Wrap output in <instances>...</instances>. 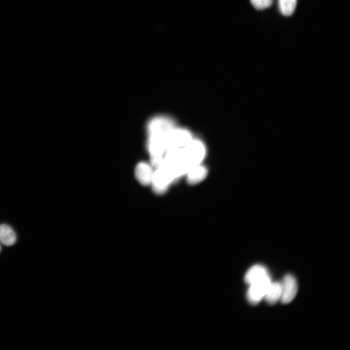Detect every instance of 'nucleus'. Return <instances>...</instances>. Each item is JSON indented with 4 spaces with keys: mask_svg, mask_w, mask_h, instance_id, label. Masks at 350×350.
<instances>
[{
    "mask_svg": "<svg viewBox=\"0 0 350 350\" xmlns=\"http://www.w3.org/2000/svg\"><path fill=\"white\" fill-rule=\"evenodd\" d=\"M16 241L15 231L9 226L0 225V242L6 246L13 245Z\"/></svg>",
    "mask_w": 350,
    "mask_h": 350,
    "instance_id": "nucleus-9",
    "label": "nucleus"
},
{
    "mask_svg": "<svg viewBox=\"0 0 350 350\" xmlns=\"http://www.w3.org/2000/svg\"><path fill=\"white\" fill-rule=\"evenodd\" d=\"M281 285L282 303L287 304L293 300L298 290V285L295 278L291 274H287L283 278Z\"/></svg>",
    "mask_w": 350,
    "mask_h": 350,
    "instance_id": "nucleus-5",
    "label": "nucleus"
},
{
    "mask_svg": "<svg viewBox=\"0 0 350 350\" xmlns=\"http://www.w3.org/2000/svg\"><path fill=\"white\" fill-rule=\"evenodd\" d=\"M0 250H1V246H0Z\"/></svg>",
    "mask_w": 350,
    "mask_h": 350,
    "instance_id": "nucleus-13",
    "label": "nucleus"
},
{
    "mask_svg": "<svg viewBox=\"0 0 350 350\" xmlns=\"http://www.w3.org/2000/svg\"><path fill=\"white\" fill-rule=\"evenodd\" d=\"M252 5L257 9L262 10L271 6L273 0H250Z\"/></svg>",
    "mask_w": 350,
    "mask_h": 350,
    "instance_id": "nucleus-12",
    "label": "nucleus"
},
{
    "mask_svg": "<svg viewBox=\"0 0 350 350\" xmlns=\"http://www.w3.org/2000/svg\"><path fill=\"white\" fill-rule=\"evenodd\" d=\"M281 296V283L271 282L264 298L268 303L273 304L277 302L280 299Z\"/></svg>",
    "mask_w": 350,
    "mask_h": 350,
    "instance_id": "nucleus-10",
    "label": "nucleus"
},
{
    "mask_svg": "<svg viewBox=\"0 0 350 350\" xmlns=\"http://www.w3.org/2000/svg\"><path fill=\"white\" fill-rule=\"evenodd\" d=\"M269 275L267 269L263 265L256 264L250 267L245 276V282L250 284Z\"/></svg>",
    "mask_w": 350,
    "mask_h": 350,
    "instance_id": "nucleus-7",
    "label": "nucleus"
},
{
    "mask_svg": "<svg viewBox=\"0 0 350 350\" xmlns=\"http://www.w3.org/2000/svg\"><path fill=\"white\" fill-rule=\"evenodd\" d=\"M271 282L270 276L268 275L249 284L246 295L249 302L252 304L259 303L264 297Z\"/></svg>",
    "mask_w": 350,
    "mask_h": 350,
    "instance_id": "nucleus-4",
    "label": "nucleus"
},
{
    "mask_svg": "<svg viewBox=\"0 0 350 350\" xmlns=\"http://www.w3.org/2000/svg\"><path fill=\"white\" fill-rule=\"evenodd\" d=\"M175 179L171 172L162 165L154 172L151 182L153 189L158 194L165 192L169 185Z\"/></svg>",
    "mask_w": 350,
    "mask_h": 350,
    "instance_id": "nucleus-3",
    "label": "nucleus"
},
{
    "mask_svg": "<svg viewBox=\"0 0 350 350\" xmlns=\"http://www.w3.org/2000/svg\"><path fill=\"white\" fill-rule=\"evenodd\" d=\"M183 151L185 160L190 167L201 164L206 152L203 143L193 138L183 147Z\"/></svg>",
    "mask_w": 350,
    "mask_h": 350,
    "instance_id": "nucleus-2",
    "label": "nucleus"
},
{
    "mask_svg": "<svg viewBox=\"0 0 350 350\" xmlns=\"http://www.w3.org/2000/svg\"><path fill=\"white\" fill-rule=\"evenodd\" d=\"M297 3V0H278L279 10L285 16H289L294 12Z\"/></svg>",
    "mask_w": 350,
    "mask_h": 350,
    "instance_id": "nucleus-11",
    "label": "nucleus"
},
{
    "mask_svg": "<svg viewBox=\"0 0 350 350\" xmlns=\"http://www.w3.org/2000/svg\"><path fill=\"white\" fill-rule=\"evenodd\" d=\"M175 126L170 118L157 116L152 118L147 125L148 149L152 165L157 168L160 166L167 151L166 143L167 133Z\"/></svg>",
    "mask_w": 350,
    "mask_h": 350,
    "instance_id": "nucleus-1",
    "label": "nucleus"
},
{
    "mask_svg": "<svg viewBox=\"0 0 350 350\" xmlns=\"http://www.w3.org/2000/svg\"><path fill=\"white\" fill-rule=\"evenodd\" d=\"M208 171L201 164L193 165L187 172V180L191 184H195L202 181L206 177Z\"/></svg>",
    "mask_w": 350,
    "mask_h": 350,
    "instance_id": "nucleus-8",
    "label": "nucleus"
},
{
    "mask_svg": "<svg viewBox=\"0 0 350 350\" xmlns=\"http://www.w3.org/2000/svg\"><path fill=\"white\" fill-rule=\"evenodd\" d=\"M153 174L152 167L147 163L140 162L136 167V178L143 185H148L151 183Z\"/></svg>",
    "mask_w": 350,
    "mask_h": 350,
    "instance_id": "nucleus-6",
    "label": "nucleus"
}]
</instances>
